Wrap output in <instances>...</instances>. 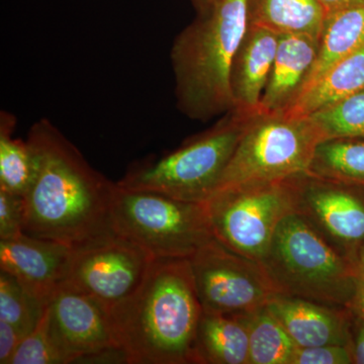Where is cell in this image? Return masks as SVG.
Listing matches in <instances>:
<instances>
[{"label": "cell", "instance_id": "6da1fadb", "mask_svg": "<svg viewBox=\"0 0 364 364\" xmlns=\"http://www.w3.org/2000/svg\"><path fill=\"white\" fill-rule=\"evenodd\" d=\"M26 140L38 170L23 196V233L72 248L114 234L111 212L117 182L92 168L49 119L33 124Z\"/></svg>", "mask_w": 364, "mask_h": 364}, {"label": "cell", "instance_id": "7a4b0ae2", "mask_svg": "<svg viewBox=\"0 0 364 364\" xmlns=\"http://www.w3.org/2000/svg\"><path fill=\"white\" fill-rule=\"evenodd\" d=\"M203 312L189 259H155L140 287L109 311L128 364H196Z\"/></svg>", "mask_w": 364, "mask_h": 364}, {"label": "cell", "instance_id": "3957f363", "mask_svg": "<svg viewBox=\"0 0 364 364\" xmlns=\"http://www.w3.org/2000/svg\"><path fill=\"white\" fill-rule=\"evenodd\" d=\"M247 28V0H215L177 36L170 59L184 116L207 122L233 111L232 64Z\"/></svg>", "mask_w": 364, "mask_h": 364}, {"label": "cell", "instance_id": "277c9868", "mask_svg": "<svg viewBox=\"0 0 364 364\" xmlns=\"http://www.w3.org/2000/svg\"><path fill=\"white\" fill-rule=\"evenodd\" d=\"M265 267L279 294L349 309L358 268L296 212L273 235Z\"/></svg>", "mask_w": 364, "mask_h": 364}, {"label": "cell", "instance_id": "5b68a950", "mask_svg": "<svg viewBox=\"0 0 364 364\" xmlns=\"http://www.w3.org/2000/svg\"><path fill=\"white\" fill-rule=\"evenodd\" d=\"M249 116L236 109L228 112L215 126L178 149L133 167L117 183L183 202L205 203L215 193Z\"/></svg>", "mask_w": 364, "mask_h": 364}, {"label": "cell", "instance_id": "8992f818", "mask_svg": "<svg viewBox=\"0 0 364 364\" xmlns=\"http://www.w3.org/2000/svg\"><path fill=\"white\" fill-rule=\"evenodd\" d=\"M112 231L154 259H189L215 238L207 205L117 183L112 203Z\"/></svg>", "mask_w": 364, "mask_h": 364}, {"label": "cell", "instance_id": "52a82bcc", "mask_svg": "<svg viewBox=\"0 0 364 364\" xmlns=\"http://www.w3.org/2000/svg\"><path fill=\"white\" fill-rule=\"evenodd\" d=\"M323 140L310 117L284 112L250 114L215 193L306 173L316 147Z\"/></svg>", "mask_w": 364, "mask_h": 364}, {"label": "cell", "instance_id": "ba28073f", "mask_svg": "<svg viewBox=\"0 0 364 364\" xmlns=\"http://www.w3.org/2000/svg\"><path fill=\"white\" fill-rule=\"evenodd\" d=\"M296 176L215 191L205 202L215 238L261 262L277 227L294 212Z\"/></svg>", "mask_w": 364, "mask_h": 364}, {"label": "cell", "instance_id": "9c48e42d", "mask_svg": "<svg viewBox=\"0 0 364 364\" xmlns=\"http://www.w3.org/2000/svg\"><path fill=\"white\" fill-rule=\"evenodd\" d=\"M189 263L205 312L249 316L279 294L262 263L230 250L215 238L198 249Z\"/></svg>", "mask_w": 364, "mask_h": 364}, {"label": "cell", "instance_id": "30bf717a", "mask_svg": "<svg viewBox=\"0 0 364 364\" xmlns=\"http://www.w3.org/2000/svg\"><path fill=\"white\" fill-rule=\"evenodd\" d=\"M154 260L136 244L112 234L74 248L64 284L109 311L140 287Z\"/></svg>", "mask_w": 364, "mask_h": 364}, {"label": "cell", "instance_id": "8fae6325", "mask_svg": "<svg viewBox=\"0 0 364 364\" xmlns=\"http://www.w3.org/2000/svg\"><path fill=\"white\" fill-rule=\"evenodd\" d=\"M358 186L304 173L296 176L294 195V212L353 262L364 244V198Z\"/></svg>", "mask_w": 364, "mask_h": 364}, {"label": "cell", "instance_id": "7c38bea8", "mask_svg": "<svg viewBox=\"0 0 364 364\" xmlns=\"http://www.w3.org/2000/svg\"><path fill=\"white\" fill-rule=\"evenodd\" d=\"M48 310L53 336L69 363H79L107 349L122 348L109 311L64 282L53 294Z\"/></svg>", "mask_w": 364, "mask_h": 364}, {"label": "cell", "instance_id": "4fadbf2b", "mask_svg": "<svg viewBox=\"0 0 364 364\" xmlns=\"http://www.w3.org/2000/svg\"><path fill=\"white\" fill-rule=\"evenodd\" d=\"M73 250L61 242L23 233L0 240V270L13 275L28 293L48 306L65 282Z\"/></svg>", "mask_w": 364, "mask_h": 364}, {"label": "cell", "instance_id": "5bb4252c", "mask_svg": "<svg viewBox=\"0 0 364 364\" xmlns=\"http://www.w3.org/2000/svg\"><path fill=\"white\" fill-rule=\"evenodd\" d=\"M267 308L298 347L351 345L349 309L277 294Z\"/></svg>", "mask_w": 364, "mask_h": 364}, {"label": "cell", "instance_id": "9a60e30c", "mask_svg": "<svg viewBox=\"0 0 364 364\" xmlns=\"http://www.w3.org/2000/svg\"><path fill=\"white\" fill-rule=\"evenodd\" d=\"M280 37L268 28L248 26L235 55L230 79L236 111L247 114L259 112Z\"/></svg>", "mask_w": 364, "mask_h": 364}, {"label": "cell", "instance_id": "2e32d148", "mask_svg": "<svg viewBox=\"0 0 364 364\" xmlns=\"http://www.w3.org/2000/svg\"><path fill=\"white\" fill-rule=\"evenodd\" d=\"M320 38L306 33L282 35L259 112L287 111L298 100L317 59Z\"/></svg>", "mask_w": 364, "mask_h": 364}, {"label": "cell", "instance_id": "e0dca14e", "mask_svg": "<svg viewBox=\"0 0 364 364\" xmlns=\"http://www.w3.org/2000/svg\"><path fill=\"white\" fill-rule=\"evenodd\" d=\"M196 364H250L246 316L203 311L196 332Z\"/></svg>", "mask_w": 364, "mask_h": 364}, {"label": "cell", "instance_id": "ac0fdd59", "mask_svg": "<svg viewBox=\"0 0 364 364\" xmlns=\"http://www.w3.org/2000/svg\"><path fill=\"white\" fill-rule=\"evenodd\" d=\"M363 46L364 6L328 14L320 36L317 59L299 97L333 66Z\"/></svg>", "mask_w": 364, "mask_h": 364}, {"label": "cell", "instance_id": "d6986e66", "mask_svg": "<svg viewBox=\"0 0 364 364\" xmlns=\"http://www.w3.org/2000/svg\"><path fill=\"white\" fill-rule=\"evenodd\" d=\"M248 26L279 35L306 33L320 38L326 20L318 0H247Z\"/></svg>", "mask_w": 364, "mask_h": 364}, {"label": "cell", "instance_id": "ffe728a7", "mask_svg": "<svg viewBox=\"0 0 364 364\" xmlns=\"http://www.w3.org/2000/svg\"><path fill=\"white\" fill-rule=\"evenodd\" d=\"M364 90V46L332 67L296 100L284 114L306 117Z\"/></svg>", "mask_w": 364, "mask_h": 364}, {"label": "cell", "instance_id": "44dd1931", "mask_svg": "<svg viewBox=\"0 0 364 364\" xmlns=\"http://www.w3.org/2000/svg\"><path fill=\"white\" fill-rule=\"evenodd\" d=\"M306 174L364 186V138H334L321 141Z\"/></svg>", "mask_w": 364, "mask_h": 364}, {"label": "cell", "instance_id": "7402d4cb", "mask_svg": "<svg viewBox=\"0 0 364 364\" xmlns=\"http://www.w3.org/2000/svg\"><path fill=\"white\" fill-rule=\"evenodd\" d=\"M16 119L0 114V189L25 196L37 176L38 161L28 140L14 138Z\"/></svg>", "mask_w": 364, "mask_h": 364}, {"label": "cell", "instance_id": "603a6c76", "mask_svg": "<svg viewBox=\"0 0 364 364\" xmlns=\"http://www.w3.org/2000/svg\"><path fill=\"white\" fill-rule=\"evenodd\" d=\"M250 364H291L296 345L267 306L246 316Z\"/></svg>", "mask_w": 364, "mask_h": 364}, {"label": "cell", "instance_id": "cb8c5ba5", "mask_svg": "<svg viewBox=\"0 0 364 364\" xmlns=\"http://www.w3.org/2000/svg\"><path fill=\"white\" fill-rule=\"evenodd\" d=\"M46 306L16 277L0 270V320L13 325L26 336L39 324Z\"/></svg>", "mask_w": 364, "mask_h": 364}, {"label": "cell", "instance_id": "d4e9b609", "mask_svg": "<svg viewBox=\"0 0 364 364\" xmlns=\"http://www.w3.org/2000/svg\"><path fill=\"white\" fill-rule=\"evenodd\" d=\"M308 117L318 127L324 140L364 138V90L322 107Z\"/></svg>", "mask_w": 364, "mask_h": 364}, {"label": "cell", "instance_id": "484cf974", "mask_svg": "<svg viewBox=\"0 0 364 364\" xmlns=\"http://www.w3.org/2000/svg\"><path fill=\"white\" fill-rule=\"evenodd\" d=\"M67 363H69L68 358L53 336L47 306L39 324L23 338L9 364Z\"/></svg>", "mask_w": 364, "mask_h": 364}, {"label": "cell", "instance_id": "4316f807", "mask_svg": "<svg viewBox=\"0 0 364 364\" xmlns=\"http://www.w3.org/2000/svg\"><path fill=\"white\" fill-rule=\"evenodd\" d=\"M25 198L0 189V240L23 234Z\"/></svg>", "mask_w": 364, "mask_h": 364}, {"label": "cell", "instance_id": "83f0119b", "mask_svg": "<svg viewBox=\"0 0 364 364\" xmlns=\"http://www.w3.org/2000/svg\"><path fill=\"white\" fill-rule=\"evenodd\" d=\"M354 363L351 345L296 347L291 364Z\"/></svg>", "mask_w": 364, "mask_h": 364}, {"label": "cell", "instance_id": "f1b7e54d", "mask_svg": "<svg viewBox=\"0 0 364 364\" xmlns=\"http://www.w3.org/2000/svg\"><path fill=\"white\" fill-rule=\"evenodd\" d=\"M25 335L13 325L0 320V363L9 364L14 352L20 346Z\"/></svg>", "mask_w": 364, "mask_h": 364}, {"label": "cell", "instance_id": "f546056e", "mask_svg": "<svg viewBox=\"0 0 364 364\" xmlns=\"http://www.w3.org/2000/svg\"><path fill=\"white\" fill-rule=\"evenodd\" d=\"M326 14H331L347 9L364 6V0H318Z\"/></svg>", "mask_w": 364, "mask_h": 364}, {"label": "cell", "instance_id": "4dcf8cb0", "mask_svg": "<svg viewBox=\"0 0 364 364\" xmlns=\"http://www.w3.org/2000/svg\"><path fill=\"white\" fill-rule=\"evenodd\" d=\"M349 310L355 313L359 318H364V275L360 273H358L356 279L355 291Z\"/></svg>", "mask_w": 364, "mask_h": 364}, {"label": "cell", "instance_id": "1f68e13d", "mask_svg": "<svg viewBox=\"0 0 364 364\" xmlns=\"http://www.w3.org/2000/svg\"><path fill=\"white\" fill-rule=\"evenodd\" d=\"M359 318L360 322H359L355 342L352 345V352H353L354 363L364 364V318Z\"/></svg>", "mask_w": 364, "mask_h": 364}, {"label": "cell", "instance_id": "d6a6232c", "mask_svg": "<svg viewBox=\"0 0 364 364\" xmlns=\"http://www.w3.org/2000/svg\"><path fill=\"white\" fill-rule=\"evenodd\" d=\"M355 265L356 268H358V273L364 275V244L361 246L360 249H359L358 255H356Z\"/></svg>", "mask_w": 364, "mask_h": 364}, {"label": "cell", "instance_id": "836d02e7", "mask_svg": "<svg viewBox=\"0 0 364 364\" xmlns=\"http://www.w3.org/2000/svg\"><path fill=\"white\" fill-rule=\"evenodd\" d=\"M191 1L193 2L196 11H198V13H202V11H205L215 0H191Z\"/></svg>", "mask_w": 364, "mask_h": 364}]
</instances>
